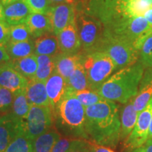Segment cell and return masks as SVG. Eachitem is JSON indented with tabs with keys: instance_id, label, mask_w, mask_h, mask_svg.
<instances>
[{
	"instance_id": "obj_1",
	"label": "cell",
	"mask_w": 152,
	"mask_h": 152,
	"mask_svg": "<svg viewBox=\"0 0 152 152\" xmlns=\"http://www.w3.org/2000/svg\"><path fill=\"white\" fill-rule=\"evenodd\" d=\"M85 128L90 141L105 147H116L121 141L118 104L104 99L85 108Z\"/></svg>"
},
{
	"instance_id": "obj_2",
	"label": "cell",
	"mask_w": 152,
	"mask_h": 152,
	"mask_svg": "<svg viewBox=\"0 0 152 152\" xmlns=\"http://www.w3.org/2000/svg\"><path fill=\"white\" fill-rule=\"evenodd\" d=\"M144 67L142 62L120 69L113 74L96 91L106 100L126 104L138 93L143 77Z\"/></svg>"
},
{
	"instance_id": "obj_3",
	"label": "cell",
	"mask_w": 152,
	"mask_h": 152,
	"mask_svg": "<svg viewBox=\"0 0 152 152\" xmlns=\"http://www.w3.org/2000/svg\"><path fill=\"white\" fill-rule=\"evenodd\" d=\"M53 115L54 127L61 135L89 140L85 128V107L72 94L69 88Z\"/></svg>"
},
{
	"instance_id": "obj_4",
	"label": "cell",
	"mask_w": 152,
	"mask_h": 152,
	"mask_svg": "<svg viewBox=\"0 0 152 152\" xmlns=\"http://www.w3.org/2000/svg\"><path fill=\"white\" fill-rule=\"evenodd\" d=\"M96 51L104 52L109 55L117 70L135 64L140 56V51L132 42L104 31Z\"/></svg>"
},
{
	"instance_id": "obj_5",
	"label": "cell",
	"mask_w": 152,
	"mask_h": 152,
	"mask_svg": "<svg viewBox=\"0 0 152 152\" xmlns=\"http://www.w3.org/2000/svg\"><path fill=\"white\" fill-rule=\"evenodd\" d=\"M83 52L82 64L86 73L90 90L97 91L117 70L113 60L106 53L100 51Z\"/></svg>"
},
{
	"instance_id": "obj_6",
	"label": "cell",
	"mask_w": 152,
	"mask_h": 152,
	"mask_svg": "<svg viewBox=\"0 0 152 152\" xmlns=\"http://www.w3.org/2000/svg\"><path fill=\"white\" fill-rule=\"evenodd\" d=\"M75 23L81 42L82 51H96L104 35V26L97 18L76 7Z\"/></svg>"
},
{
	"instance_id": "obj_7",
	"label": "cell",
	"mask_w": 152,
	"mask_h": 152,
	"mask_svg": "<svg viewBox=\"0 0 152 152\" xmlns=\"http://www.w3.org/2000/svg\"><path fill=\"white\" fill-rule=\"evenodd\" d=\"M104 31L128 39L135 45L140 39L152 33V28L144 16L132 17L121 20Z\"/></svg>"
},
{
	"instance_id": "obj_8",
	"label": "cell",
	"mask_w": 152,
	"mask_h": 152,
	"mask_svg": "<svg viewBox=\"0 0 152 152\" xmlns=\"http://www.w3.org/2000/svg\"><path fill=\"white\" fill-rule=\"evenodd\" d=\"M53 125L54 115L50 106H31L24 121L25 131L32 140L52 128Z\"/></svg>"
},
{
	"instance_id": "obj_9",
	"label": "cell",
	"mask_w": 152,
	"mask_h": 152,
	"mask_svg": "<svg viewBox=\"0 0 152 152\" xmlns=\"http://www.w3.org/2000/svg\"><path fill=\"white\" fill-rule=\"evenodd\" d=\"M152 119V98L144 109L139 113L134 128L124 141V147L129 151L141 147L147 141L149 125Z\"/></svg>"
},
{
	"instance_id": "obj_10",
	"label": "cell",
	"mask_w": 152,
	"mask_h": 152,
	"mask_svg": "<svg viewBox=\"0 0 152 152\" xmlns=\"http://www.w3.org/2000/svg\"><path fill=\"white\" fill-rule=\"evenodd\" d=\"M24 128V121L11 112L0 116V152H5L13 140Z\"/></svg>"
},
{
	"instance_id": "obj_11",
	"label": "cell",
	"mask_w": 152,
	"mask_h": 152,
	"mask_svg": "<svg viewBox=\"0 0 152 152\" xmlns=\"http://www.w3.org/2000/svg\"><path fill=\"white\" fill-rule=\"evenodd\" d=\"M76 5L60 4L52 6L48 16L51 19L53 33L56 36L75 19Z\"/></svg>"
},
{
	"instance_id": "obj_12",
	"label": "cell",
	"mask_w": 152,
	"mask_h": 152,
	"mask_svg": "<svg viewBox=\"0 0 152 152\" xmlns=\"http://www.w3.org/2000/svg\"><path fill=\"white\" fill-rule=\"evenodd\" d=\"M29 80L13 67L10 62L0 66V87L15 93L25 90Z\"/></svg>"
},
{
	"instance_id": "obj_13",
	"label": "cell",
	"mask_w": 152,
	"mask_h": 152,
	"mask_svg": "<svg viewBox=\"0 0 152 152\" xmlns=\"http://www.w3.org/2000/svg\"><path fill=\"white\" fill-rule=\"evenodd\" d=\"M60 52L64 54H77L82 51L81 42L75 19L57 35Z\"/></svg>"
},
{
	"instance_id": "obj_14",
	"label": "cell",
	"mask_w": 152,
	"mask_h": 152,
	"mask_svg": "<svg viewBox=\"0 0 152 152\" xmlns=\"http://www.w3.org/2000/svg\"><path fill=\"white\" fill-rule=\"evenodd\" d=\"M68 89L67 82L55 70L46 81V90L52 111L65 97Z\"/></svg>"
},
{
	"instance_id": "obj_15",
	"label": "cell",
	"mask_w": 152,
	"mask_h": 152,
	"mask_svg": "<svg viewBox=\"0 0 152 152\" xmlns=\"http://www.w3.org/2000/svg\"><path fill=\"white\" fill-rule=\"evenodd\" d=\"M24 23L28 26L34 39L47 33H53L52 23L48 15L31 13Z\"/></svg>"
},
{
	"instance_id": "obj_16",
	"label": "cell",
	"mask_w": 152,
	"mask_h": 152,
	"mask_svg": "<svg viewBox=\"0 0 152 152\" xmlns=\"http://www.w3.org/2000/svg\"><path fill=\"white\" fill-rule=\"evenodd\" d=\"M30 14L31 11L23 0H17L4 7V20L10 26L24 23Z\"/></svg>"
},
{
	"instance_id": "obj_17",
	"label": "cell",
	"mask_w": 152,
	"mask_h": 152,
	"mask_svg": "<svg viewBox=\"0 0 152 152\" xmlns=\"http://www.w3.org/2000/svg\"><path fill=\"white\" fill-rule=\"evenodd\" d=\"M26 92L31 106H50L46 90V81L35 79L29 80Z\"/></svg>"
},
{
	"instance_id": "obj_18",
	"label": "cell",
	"mask_w": 152,
	"mask_h": 152,
	"mask_svg": "<svg viewBox=\"0 0 152 152\" xmlns=\"http://www.w3.org/2000/svg\"><path fill=\"white\" fill-rule=\"evenodd\" d=\"M83 52L77 54H64L60 52L55 56L56 71L67 82L70 75L81 61Z\"/></svg>"
},
{
	"instance_id": "obj_19",
	"label": "cell",
	"mask_w": 152,
	"mask_h": 152,
	"mask_svg": "<svg viewBox=\"0 0 152 152\" xmlns=\"http://www.w3.org/2000/svg\"><path fill=\"white\" fill-rule=\"evenodd\" d=\"M34 54L47 55L54 56L59 54L60 49L57 36L53 33H49L34 39Z\"/></svg>"
},
{
	"instance_id": "obj_20",
	"label": "cell",
	"mask_w": 152,
	"mask_h": 152,
	"mask_svg": "<svg viewBox=\"0 0 152 152\" xmlns=\"http://www.w3.org/2000/svg\"><path fill=\"white\" fill-rule=\"evenodd\" d=\"M134 98V97H133ZM133 98L126 103L121 111V140L128 138L134 128L138 118V113L133 106Z\"/></svg>"
},
{
	"instance_id": "obj_21",
	"label": "cell",
	"mask_w": 152,
	"mask_h": 152,
	"mask_svg": "<svg viewBox=\"0 0 152 152\" xmlns=\"http://www.w3.org/2000/svg\"><path fill=\"white\" fill-rule=\"evenodd\" d=\"M147 74V77L142 79L140 91L133 98V106L138 113L147 106L152 98V70Z\"/></svg>"
},
{
	"instance_id": "obj_22",
	"label": "cell",
	"mask_w": 152,
	"mask_h": 152,
	"mask_svg": "<svg viewBox=\"0 0 152 152\" xmlns=\"http://www.w3.org/2000/svg\"><path fill=\"white\" fill-rule=\"evenodd\" d=\"M5 48L11 60L24 58L34 54L35 44L34 39L24 42L9 41L5 45Z\"/></svg>"
},
{
	"instance_id": "obj_23",
	"label": "cell",
	"mask_w": 152,
	"mask_h": 152,
	"mask_svg": "<svg viewBox=\"0 0 152 152\" xmlns=\"http://www.w3.org/2000/svg\"><path fill=\"white\" fill-rule=\"evenodd\" d=\"M9 62L17 71L28 80L35 78L38 66L37 56L35 54L18 59L11 60Z\"/></svg>"
},
{
	"instance_id": "obj_24",
	"label": "cell",
	"mask_w": 152,
	"mask_h": 152,
	"mask_svg": "<svg viewBox=\"0 0 152 152\" xmlns=\"http://www.w3.org/2000/svg\"><path fill=\"white\" fill-rule=\"evenodd\" d=\"M61 137L56 128H51L33 140V152H52L54 144Z\"/></svg>"
},
{
	"instance_id": "obj_25",
	"label": "cell",
	"mask_w": 152,
	"mask_h": 152,
	"mask_svg": "<svg viewBox=\"0 0 152 152\" xmlns=\"http://www.w3.org/2000/svg\"><path fill=\"white\" fill-rule=\"evenodd\" d=\"M37 58L38 66L34 79L41 81H47L56 70L55 56L38 55Z\"/></svg>"
},
{
	"instance_id": "obj_26",
	"label": "cell",
	"mask_w": 152,
	"mask_h": 152,
	"mask_svg": "<svg viewBox=\"0 0 152 152\" xmlns=\"http://www.w3.org/2000/svg\"><path fill=\"white\" fill-rule=\"evenodd\" d=\"M67 85L68 88L73 91L90 90L86 73L82 64V59L68 79Z\"/></svg>"
},
{
	"instance_id": "obj_27",
	"label": "cell",
	"mask_w": 152,
	"mask_h": 152,
	"mask_svg": "<svg viewBox=\"0 0 152 152\" xmlns=\"http://www.w3.org/2000/svg\"><path fill=\"white\" fill-rule=\"evenodd\" d=\"M31 105L26 95V90L14 94V99L11 112L18 118L25 121L27 118Z\"/></svg>"
},
{
	"instance_id": "obj_28",
	"label": "cell",
	"mask_w": 152,
	"mask_h": 152,
	"mask_svg": "<svg viewBox=\"0 0 152 152\" xmlns=\"http://www.w3.org/2000/svg\"><path fill=\"white\" fill-rule=\"evenodd\" d=\"M5 152H33V140L27 136L25 128L13 140Z\"/></svg>"
},
{
	"instance_id": "obj_29",
	"label": "cell",
	"mask_w": 152,
	"mask_h": 152,
	"mask_svg": "<svg viewBox=\"0 0 152 152\" xmlns=\"http://www.w3.org/2000/svg\"><path fill=\"white\" fill-rule=\"evenodd\" d=\"M135 47L140 51L143 66L152 68V33L140 39L135 44Z\"/></svg>"
},
{
	"instance_id": "obj_30",
	"label": "cell",
	"mask_w": 152,
	"mask_h": 152,
	"mask_svg": "<svg viewBox=\"0 0 152 152\" xmlns=\"http://www.w3.org/2000/svg\"><path fill=\"white\" fill-rule=\"evenodd\" d=\"M70 90L72 94L77 98L85 108L97 104L105 99L97 92L92 90L73 91L70 89Z\"/></svg>"
},
{
	"instance_id": "obj_31",
	"label": "cell",
	"mask_w": 152,
	"mask_h": 152,
	"mask_svg": "<svg viewBox=\"0 0 152 152\" xmlns=\"http://www.w3.org/2000/svg\"><path fill=\"white\" fill-rule=\"evenodd\" d=\"M33 39L26 23H20L10 26L11 42H24Z\"/></svg>"
},
{
	"instance_id": "obj_32",
	"label": "cell",
	"mask_w": 152,
	"mask_h": 152,
	"mask_svg": "<svg viewBox=\"0 0 152 152\" xmlns=\"http://www.w3.org/2000/svg\"><path fill=\"white\" fill-rule=\"evenodd\" d=\"M31 13L48 15L51 5L49 0H23Z\"/></svg>"
},
{
	"instance_id": "obj_33",
	"label": "cell",
	"mask_w": 152,
	"mask_h": 152,
	"mask_svg": "<svg viewBox=\"0 0 152 152\" xmlns=\"http://www.w3.org/2000/svg\"><path fill=\"white\" fill-rule=\"evenodd\" d=\"M14 99V92L4 87H0V113H6L11 111Z\"/></svg>"
},
{
	"instance_id": "obj_34",
	"label": "cell",
	"mask_w": 152,
	"mask_h": 152,
	"mask_svg": "<svg viewBox=\"0 0 152 152\" xmlns=\"http://www.w3.org/2000/svg\"><path fill=\"white\" fill-rule=\"evenodd\" d=\"M77 140V138L61 137L54 144L52 152H68Z\"/></svg>"
},
{
	"instance_id": "obj_35",
	"label": "cell",
	"mask_w": 152,
	"mask_h": 152,
	"mask_svg": "<svg viewBox=\"0 0 152 152\" xmlns=\"http://www.w3.org/2000/svg\"><path fill=\"white\" fill-rule=\"evenodd\" d=\"M118 1L119 0H90L86 7L83 9V10L85 12H89V11L95 10V9L101 8V7L111 4Z\"/></svg>"
},
{
	"instance_id": "obj_36",
	"label": "cell",
	"mask_w": 152,
	"mask_h": 152,
	"mask_svg": "<svg viewBox=\"0 0 152 152\" xmlns=\"http://www.w3.org/2000/svg\"><path fill=\"white\" fill-rule=\"evenodd\" d=\"M10 25L0 20V45H5L10 39Z\"/></svg>"
},
{
	"instance_id": "obj_37",
	"label": "cell",
	"mask_w": 152,
	"mask_h": 152,
	"mask_svg": "<svg viewBox=\"0 0 152 152\" xmlns=\"http://www.w3.org/2000/svg\"><path fill=\"white\" fill-rule=\"evenodd\" d=\"M68 152H90L89 140L77 139Z\"/></svg>"
},
{
	"instance_id": "obj_38",
	"label": "cell",
	"mask_w": 152,
	"mask_h": 152,
	"mask_svg": "<svg viewBox=\"0 0 152 152\" xmlns=\"http://www.w3.org/2000/svg\"><path fill=\"white\" fill-rule=\"evenodd\" d=\"M89 146H90V152H114L111 148L99 145L90 140H89Z\"/></svg>"
},
{
	"instance_id": "obj_39",
	"label": "cell",
	"mask_w": 152,
	"mask_h": 152,
	"mask_svg": "<svg viewBox=\"0 0 152 152\" xmlns=\"http://www.w3.org/2000/svg\"><path fill=\"white\" fill-rule=\"evenodd\" d=\"M11 58L6 50L5 45H0V66L10 61Z\"/></svg>"
},
{
	"instance_id": "obj_40",
	"label": "cell",
	"mask_w": 152,
	"mask_h": 152,
	"mask_svg": "<svg viewBox=\"0 0 152 152\" xmlns=\"http://www.w3.org/2000/svg\"><path fill=\"white\" fill-rule=\"evenodd\" d=\"M131 152H152V140H147L143 145L132 150Z\"/></svg>"
},
{
	"instance_id": "obj_41",
	"label": "cell",
	"mask_w": 152,
	"mask_h": 152,
	"mask_svg": "<svg viewBox=\"0 0 152 152\" xmlns=\"http://www.w3.org/2000/svg\"><path fill=\"white\" fill-rule=\"evenodd\" d=\"M51 5L55 6L60 4H71L77 5L79 0H49Z\"/></svg>"
},
{
	"instance_id": "obj_42",
	"label": "cell",
	"mask_w": 152,
	"mask_h": 152,
	"mask_svg": "<svg viewBox=\"0 0 152 152\" xmlns=\"http://www.w3.org/2000/svg\"><path fill=\"white\" fill-rule=\"evenodd\" d=\"M144 17L146 18L150 26L152 28V7L146 11V13L144 15Z\"/></svg>"
},
{
	"instance_id": "obj_43",
	"label": "cell",
	"mask_w": 152,
	"mask_h": 152,
	"mask_svg": "<svg viewBox=\"0 0 152 152\" xmlns=\"http://www.w3.org/2000/svg\"><path fill=\"white\" fill-rule=\"evenodd\" d=\"M90 1V0H79L78 4L76 5V7H79V8H81V9H84Z\"/></svg>"
},
{
	"instance_id": "obj_44",
	"label": "cell",
	"mask_w": 152,
	"mask_h": 152,
	"mask_svg": "<svg viewBox=\"0 0 152 152\" xmlns=\"http://www.w3.org/2000/svg\"><path fill=\"white\" fill-rule=\"evenodd\" d=\"M17 1V0H0V1H1V3L2 4L4 7H5V6L8 4H10L14 2V1Z\"/></svg>"
},
{
	"instance_id": "obj_45",
	"label": "cell",
	"mask_w": 152,
	"mask_h": 152,
	"mask_svg": "<svg viewBox=\"0 0 152 152\" xmlns=\"http://www.w3.org/2000/svg\"><path fill=\"white\" fill-rule=\"evenodd\" d=\"M0 20H4V6L0 1Z\"/></svg>"
},
{
	"instance_id": "obj_46",
	"label": "cell",
	"mask_w": 152,
	"mask_h": 152,
	"mask_svg": "<svg viewBox=\"0 0 152 152\" xmlns=\"http://www.w3.org/2000/svg\"><path fill=\"white\" fill-rule=\"evenodd\" d=\"M148 140H152V119L149 125V135H148Z\"/></svg>"
},
{
	"instance_id": "obj_47",
	"label": "cell",
	"mask_w": 152,
	"mask_h": 152,
	"mask_svg": "<svg viewBox=\"0 0 152 152\" xmlns=\"http://www.w3.org/2000/svg\"><path fill=\"white\" fill-rule=\"evenodd\" d=\"M147 1L150 4L152 5V0H147Z\"/></svg>"
}]
</instances>
